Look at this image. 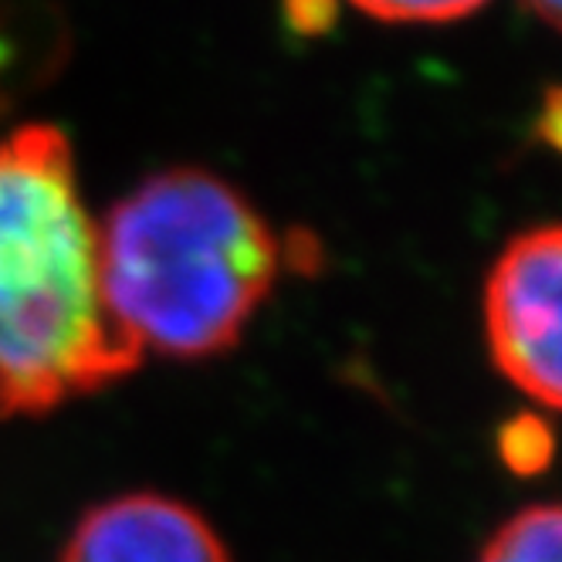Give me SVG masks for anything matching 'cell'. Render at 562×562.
<instances>
[{"label":"cell","instance_id":"obj_1","mask_svg":"<svg viewBox=\"0 0 562 562\" xmlns=\"http://www.w3.org/2000/svg\"><path fill=\"white\" fill-rule=\"evenodd\" d=\"M143 363L109 315L99 221L48 123L0 139V417H42Z\"/></svg>","mask_w":562,"mask_h":562},{"label":"cell","instance_id":"obj_2","mask_svg":"<svg viewBox=\"0 0 562 562\" xmlns=\"http://www.w3.org/2000/svg\"><path fill=\"white\" fill-rule=\"evenodd\" d=\"M285 265L274 224L211 170H159L99 221L102 295L139 359L234 349Z\"/></svg>","mask_w":562,"mask_h":562},{"label":"cell","instance_id":"obj_3","mask_svg":"<svg viewBox=\"0 0 562 562\" xmlns=\"http://www.w3.org/2000/svg\"><path fill=\"white\" fill-rule=\"evenodd\" d=\"M495 367L542 407L562 411V224L515 237L485 285Z\"/></svg>","mask_w":562,"mask_h":562},{"label":"cell","instance_id":"obj_4","mask_svg":"<svg viewBox=\"0 0 562 562\" xmlns=\"http://www.w3.org/2000/svg\"><path fill=\"white\" fill-rule=\"evenodd\" d=\"M58 562H231L211 521L159 492L115 495L89 508Z\"/></svg>","mask_w":562,"mask_h":562},{"label":"cell","instance_id":"obj_5","mask_svg":"<svg viewBox=\"0 0 562 562\" xmlns=\"http://www.w3.org/2000/svg\"><path fill=\"white\" fill-rule=\"evenodd\" d=\"M481 562H562V505L518 512L495 532Z\"/></svg>","mask_w":562,"mask_h":562},{"label":"cell","instance_id":"obj_6","mask_svg":"<svg viewBox=\"0 0 562 562\" xmlns=\"http://www.w3.org/2000/svg\"><path fill=\"white\" fill-rule=\"evenodd\" d=\"M498 454L505 468L521 477L542 474L555 454V434L539 414H518L498 434Z\"/></svg>","mask_w":562,"mask_h":562},{"label":"cell","instance_id":"obj_7","mask_svg":"<svg viewBox=\"0 0 562 562\" xmlns=\"http://www.w3.org/2000/svg\"><path fill=\"white\" fill-rule=\"evenodd\" d=\"M349 4L390 24H445L477 11L485 0H349Z\"/></svg>","mask_w":562,"mask_h":562},{"label":"cell","instance_id":"obj_8","mask_svg":"<svg viewBox=\"0 0 562 562\" xmlns=\"http://www.w3.org/2000/svg\"><path fill=\"white\" fill-rule=\"evenodd\" d=\"M536 136L546 146H552L555 153H562V86H555V89L546 92L542 112L536 119Z\"/></svg>","mask_w":562,"mask_h":562},{"label":"cell","instance_id":"obj_9","mask_svg":"<svg viewBox=\"0 0 562 562\" xmlns=\"http://www.w3.org/2000/svg\"><path fill=\"white\" fill-rule=\"evenodd\" d=\"M529 4L542 21H549L555 31H562V0H529Z\"/></svg>","mask_w":562,"mask_h":562}]
</instances>
